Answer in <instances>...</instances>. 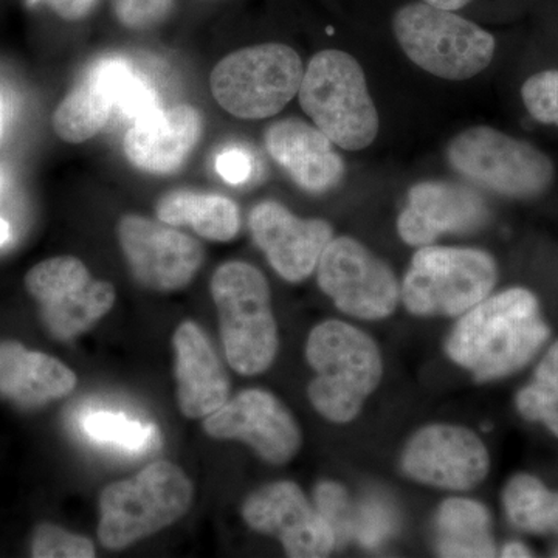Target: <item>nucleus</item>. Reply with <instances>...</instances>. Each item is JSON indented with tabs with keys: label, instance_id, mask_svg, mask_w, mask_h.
<instances>
[{
	"label": "nucleus",
	"instance_id": "f257e3e1",
	"mask_svg": "<svg viewBox=\"0 0 558 558\" xmlns=\"http://www.w3.org/2000/svg\"><path fill=\"white\" fill-rule=\"evenodd\" d=\"M549 326L531 290L512 288L465 312L447 339L451 362L476 380L505 379L527 365L548 341Z\"/></svg>",
	"mask_w": 558,
	"mask_h": 558
},
{
	"label": "nucleus",
	"instance_id": "f03ea898",
	"mask_svg": "<svg viewBox=\"0 0 558 558\" xmlns=\"http://www.w3.org/2000/svg\"><path fill=\"white\" fill-rule=\"evenodd\" d=\"M306 359L317 374L307 388L312 407L333 424L354 421L384 376L376 341L340 319H326L312 329Z\"/></svg>",
	"mask_w": 558,
	"mask_h": 558
},
{
	"label": "nucleus",
	"instance_id": "7ed1b4c3",
	"mask_svg": "<svg viewBox=\"0 0 558 558\" xmlns=\"http://www.w3.org/2000/svg\"><path fill=\"white\" fill-rule=\"evenodd\" d=\"M301 108L339 148L362 150L373 145L380 120L362 65L341 50H323L304 69Z\"/></svg>",
	"mask_w": 558,
	"mask_h": 558
},
{
	"label": "nucleus",
	"instance_id": "20e7f679",
	"mask_svg": "<svg viewBox=\"0 0 558 558\" xmlns=\"http://www.w3.org/2000/svg\"><path fill=\"white\" fill-rule=\"evenodd\" d=\"M211 295L231 368L241 376L269 369L279 339L266 277L252 264L230 260L213 275Z\"/></svg>",
	"mask_w": 558,
	"mask_h": 558
},
{
	"label": "nucleus",
	"instance_id": "39448f33",
	"mask_svg": "<svg viewBox=\"0 0 558 558\" xmlns=\"http://www.w3.org/2000/svg\"><path fill=\"white\" fill-rule=\"evenodd\" d=\"M193 498V483L182 469L154 462L134 478L102 490L98 538L106 549L128 548L182 519Z\"/></svg>",
	"mask_w": 558,
	"mask_h": 558
},
{
	"label": "nucleus",
	"instance_id": "423d86ee",
	"mask_svg": "<svg viewBox=\"0 0 558 558\" xmlns=\"http://www.w3.org/2000/svg\"><path fill=\"white\" fill-rule=\"evenodd\" d=\"M400 49L429 75L464 81L480 75L495 57L494 36L453 11L409 3L392 17Z\"/></svg>",
	"mask_w": 558,
	"mask_h": 558
},
{
	"label": "nucleus",
	"instance_id": "0eeeda50",
	"mask_svg": "<svg viewBox=\"0 0 558 558\" xmlns=\"http://www.w3.org/2000/svg\"><path fill=\"white\" fill-rule=\"evenodd\" d=\"M498 281L497 260L480 248L418 247L400 300L417 317H459L486 300Z\"/></svg>",
	"mask_w": 558,
	"mask_h": 558
},
{
	"label": "nucleus",
	"instance_id": "6e6552de",
	"mask_svg": "<svg viewBox=\"0 0 558 558\" xmlns=\"http://www.w3.org/2000/svg\"><path fill=\"white\" fill-rule=\"evenodd\" d=\"M304 65L286 44L267 43L227 54L209 76L220 108L242 120L277 116L299 95Z\"/></svg>",
	"mask_w": 558,
	"mask_h": 558
},
{
	"label": "nucleus",
	"instance_id": "1a4fd4ad",
	"mask_svg": "<svg viewBox=\"0 0 558 558\" xmlns=\"http://www.w3.org/2000/svg\"><path fill=\"white\" fill-rule=\"evenodd\" d=\"M462 178L510 199H535L553 185L556 168L543 150L488 126L469 128L447 146Z\"/></svg>",
	"mask_w": 558,
	"mask_h": 558
},
{
	"label": "nucleus",
	"instance_id": "9d476101",
	"mask_svg": "<svg viewBox=\"0 0 558 558\" xmlns=\"http://www.w3.org/2000/svg\"><path fill=\"white\" fill-rule=\"evenodd\" d=\"M317 281L337 310L360 319L395 314L400 286L395 271L354 238H333L317 266Z\"/></svg>",
	"mask_w": 558,
	"mask_h": 558
},
{
	"label": "nucleus",
	"instance_id": "9b49d317",
	"mask_svg": "<svg viewBox=\"0 0 558 558\" xmlns=\"http://www.w3.org/2000/svg\"><path fill=\"white\" fill-rule=\"evenodd\" d=\"M407 476L444 490H470L483 483L490 457L483 440L465 427L433 424L418 429L402 454Z\"/></svg>",
	"mask_w": 558,
	"mask_h": 558
},
{
	"label": "nucleus",
	"instance_id": "f8f14e48",
	"mask_svg": "<svg viewBox=\"0 0 558 558\" xmlns=\"http://www.w3.org/2000/svg\"><path fill=\"white\" fill-rule=\"evenodd\" d=\"M242 519L253 531L277 537L289 557H328L337 546L332 529L292 481L253 492L242 506Z\"/></svg>",
	"mask_w": 558,
	"mask_h": 558
},
{
	"label": "nucleus",
	"instance_id": "ddd939ff",
	"mask_svg": "<svg viewBox=\"0 0 558 558\" xmlns=\"http://www.w3.org/2000/svg\"><path fill=\"white\" fill-rule=\"evenodd\" d=\"M119 241L124 258L140 284L159 292L189 286L204 263V248L196 240L137 215L119 223Z\"/></svg>",
	"mask_w": 558,
	"mask_h": 558
},
{
	"label": "nucleus",
	"instance_id": "4468645a",
	"mask_svg": "<svg viewBox=\"0 0 558 558\" xmlns=\"http://www.w3.org/2000/svg\"><path fill=\"white\" fill-rule=\"evenodd\" d=\"M205 433L215 439L248 444L264 461L288 464L299 453L301 432L281 400L264 389H247L209 414Z\"/></svg>",
	"mask_w": 558,
	"mask_h": 558
},
{
	"label": "nucleus",
	"instance_id": "2eb2a0df",
	"mask_svg": "<svg viewBox=\"0 0 558 558\" xmlns=\"http://www.w3.org/2000/svg\"><path fill=\"white\" fill-rule=\"evenodd\" d=\"M487 219L488 207L478 191L462 183L425 180L411 186L398 219V233L411 247H425L442 234L483 229Z\"/></svg>",
	"mask_w": 558,
	"mask_h": 558
},
{
	"label": "nucleus",
	"instance_id": "dca6fc26",
	"mask_svg": "<svg viewBox=\"0 0 558 558\" xmlns=\"http://www.w3.org/2000/svg\"><path fill=\"white\" fill-rule=\"evenodd\" d=\"M250 231L275 271L289 282H301L317 270L333 230L323 219H301L274 201L260 202L250 213Z\"/></svg>",
	"mask_w": 558,
	"mask_h": 558
},
{
	"label": "nucleus",
	"instance_id": "f3484780",
	"mask_svg": "<svg viewBox=\"0 0 558 558\" xmlns=\"http://www.w3.org/2000/svg\"><path fill=\"white\" fill-rule=\"evenodd\" d=\"M204 120L189 105L157 108L135 120L123 140L132 167L148 174L168 175L183 167L199 143Z\"/></svg>",
	"mask_w": 558,
	"mask_h": 558
},
{
	"label": "nucleus",
	"instance_id": "a211bd4d",
	"mask_svg": "<svg viewBox=\"0 0 558 558\" xmlns=\"http://www.w3.org/2000/svg\"><path fill=\"white\" fill-rule=\"evenodd\" d=\"M264 143L271 159L306 193H329L340 185L347 172L336 145L306 121H277L267 130Z\"/></svg>",
	"mask_w": 558,
	"mask_h": 558
},
{
	"label": "nucleus",
	"instance_id": "6ab92c4d",
	"mask_svg": "<svg viewBox=\"0 0 558 558\" xmlns=\"http://www.w3.org/2000/svg\"><path fill=\"white\" fill-rule=\"evenodd\" d=\"M179 409L190 418L207 417L229 402L230 380L201 326L183 322L172 339Z\"/></svg>",
	"mask_w": 558,
	"mask_h": 558
},
{
	"label": "nucleus",
	"instance_id": "aec40b11",
	"mask_svg": "<svg viewBox=\"0 0 558 558\" xmlns=\"http://www.w3.org/2000/svg\"><path fill=\"white\" fill-rule=\"evenodd\" d=\"M76 376L60 360L33 352L20 343H0V392L22 405H39L64 398Z\"/></svg>",
	"mask_w": 558,
	"mask_h": 558
},
{
	"label": "nucleus",
	"instance_id": "412c9836",
	"mask_svg": "<svg viewBox=\"0 0 558 558\" xmlns=\"http://www.w3.org/2000/svg\"><path fill=\"white\" fill-rule=\"evenodd\" d=\"M157 218L168 226H190L199 236L216 242H229L241 227L240 208L219 194L174 191L161 197Z\"/></svg>",
	"mask_w": 558,
	"mask_h": 558
},
{
	"label": "nucleus",
	"instance_id": "4be33fe9",
	"mask_svg": "<svg viewBox=\"0 0 558 558\" xmlns=\"http://www.w3.org/2000/svg\"><path fill=\"white\" fill-rule=\"evenodd\" d=\"M440 557H495L492 517L486 506L469 498H449L436 515Z\"/></svg>",
	"mask_w": 558,
	"mask_h": 558
},
{
	"label": "nucleus",
	"instance_id": "5701e85b",
	"mask_svg": "<svg viewBox=\"0 0 558 558\" xmlns=\"http://www.w3.org/2000/svg\"><path fill=\"white\" fill-rule=\"evenodd\" d=\"M113 303L116 288L110 282L92 279L83 289L44 304V322L58 339H75L105 317L112 310Z\"/></svg>",
	"mask_w": 558,
	"mask_h": 558
},
{
	"label": "nucleus",
	"instance_id": "b1692460",
	"mask_svg": "<svg viewBox=\"0 0 558 558\" xmlns=\"http://www.w3.org/2000/svg\"><path fill=\"white\" fill-rule=\"evenodd\" d=\"M502 506L512 526L529 534L558 535V492L537 476L519 473L502 492Z\"/></svg>",
	"mask_w": 558,
	"mask_h": 558
},
{
	"label": "nucleus",
	"instance_id": "393cba45",
	"mask_svg": "<svg viewBox=\"0 0 558 558\" xmlns=\"http://www.w3.org/2000/svg\"><path fill=\"white\" fill-rule=\"evenodd\" d=\"M112 112L113 105L108 95L86 78L54 109L51 126L65 143L80 145L95 137L108 124Z\"/></svg>",
	"mask_w": 558,
	"mask_h": 558
},
{
	"label": "nucleus",
	"instance_id": "a878e982",
	"mask_svg": "<svg viewBox=\"0 0 558 558\" xmlns=\"http://www.w3.org/2000/svg\"><path fill=\"white\" fill-rule=\"evenodd\" d=\"M87 78L98 84L112 101L113 109L132 123L160 108L159 98L148 81L123 60L109 58L97 62L87 73Z\"/></svg>",
	"mask_w": 558,
	"mask_h": 558
},
{
	"label": "nucleus",
	"instance_id": "bb28decb",
	"mask_svg": "<svg viewBox=\"0 0 558 558\" xmlns=\"http://www.w3.org/2000/svg\"><path fill=\"white\" fill-rule=\"evenodd\" d=\"M515 405L521 416L539 422L558 438V341L538 363L532 380L520 389Z\"/></svg>",
	"mask_w": 558,
	"mask_h": 558
},
{
	"label": "nucleus",
	"instance_id": "cd10ccee",
	"mask_svg": "<svg viewBox=\"0 0 558 558\" xmlns=\"http://www.w3.org/2000/svg\"><path fill=\"white\" fill-rule=\"evenodd\" d=\"M92 281L86 264L73 256L43 260L25 277V286L40 306L60 300L70 292L83 289Z\"/></svg>",
	"mask_w": 558,
	"mask_h": 558
},
{
	"label": "nucleus",
	"instance_id": "c85d7f7f",
	"mask_svg": "<svg viewBox=\"0 0 558 558\" xmlns=\"http://www.w3.org/2000/svg\"><path fill=\"white\" fill-rule=\"evenodd\" d=\"M84 429L94 439L113 442L137 453L149 450L157 439L156 428L128 421L119 414H89L84 418Z\"/></svg>",
	"mask_w": 558,
	"mask_h": 558
},
{
	"label": "nucleus",
	"instance_id": "c756f323",
	"mask_svg": "<svg viewBox=\"0 0 558 558\" xmlns=\"http://www.w3.org/2000/svg\"><path fill=\"white\" fill-rule=\"evenodd\" d=\"M36 558H94V543L83 535L70 534L53 524H43L35 532L32 546Z\"/></svg>",
	"mask_w": 558,
	"mask_h": 558
},
{
	"label": "nucleus",
	"instance_id": "7c9ffc66",
	"mask_svg": "<svg viewBox=\"0 0 558 558\" xmlns=\"http://www.w3.org/2000/svg\"><path fill=\"white\" fill-rule=\"evenodd\" d=\"M521 98L532 119L558 128V70H543L527 78Z\"/></svg>",
	"mask_w": 558,
	"mask_h": 558
},
{
	"label": "nucleus",
	"instance_id": "2f4dec72",
	"mask_svg": "<svg viewBox=\"0 0 558 558\" xmlns=\"http://www.w3.org/2000/svg\"><path fill=\"white\" fill-rule=\"evenodd\" d=\"M315 509L332 529L337 545L347 542L352 531V509L347 488L333 481H323L315 488Z\"/></svg>",
	"mask_w": 558,
	"mask_h": 558
},
{
	"label": "nucleus",
	"instance_id": "473e14b6",
	"mask_svg": "<svg viewBox=\"0 0 558 558\" xmlns=\"http://www.w3.org/2000/svg\"><path fill=\"white\" fill-rule=\"evenodd\" d=\"M172 0H119L117 16L130 28L154 27L170 14Z\"/></svg>",
	"mask_w": 558,
	"mask_h": 558
},
{
	"label": "nucleus",
	"instance_id": "72a5a7b5",
	"mask_svg": "<svg viewBox=\"0 0 558 558\" xmlns=\"http://www.w3.org/2000/svg\"><path fill=\"white\" fill-rule=\"evenodd\" d=\"M252 170V157L242 149L222 150L216 159V171L230 185H241V183L247 182Z\"/></svg>",
	"mask_w": 558,
	"mask_h": 558
},
{
	"label": "nucleus",
	"instance_id": "f704fd0d",
	"mask_svg": "<svg viewBox=\"0 0 558 558\" xmlns=\"http://www.w3.org/2000/svg\"><path fill=\"white\" fill-rule=\"evenodd\" d=\"M46 2L50 9L65 21L84 20L95 7L97 0H27L28 7Z\"/></svg>",
	"mask_w": 558,
	"mask_h": 558
},
{
	"label": "nucleus",
	"instance_id": "c9c22d12",
	"mask_svg": "<svg viewBox=\"0 0 558 558\" xmlns=\"http://www.w3.org/2000/svg\"><path fill=\"white\" fill-rule=\"evenodd\" d=\"M499 556L506 557V558H523V557H532L534 554H532L531 548H527L524 543L521 542H509L506 543L505 546H502V549L499 550Z\"/></svg>",
	"mask_w": 558,
	"mask_h": 558
},
{
	"label": "nucleus",
	"instance_id": "e433bc0d",
	"mask_svg": "<svg viewBox=\"0 0 558 558\" xmlns=\"http://www.w3.org/2000/svg\"><path fill=\"white\" fill-rule=\"evenodd\" d=\"M422 2L436 7V9L457 11L459 9H464V7L472 2V0H422Z\"/></svg>",
	"mask_w": 558,
	"mask_h": 558
},
{
	"label": "nucleus",
	"instance_id": "4c0bfd02",
	"mask_svg": "<svg viewBox=\"0 0 558 558\" xmlns=\"http://www.w3.org/2000/svg\"><path fill=\"white\" fill-rule=\"evenodd\" d=\"M11 240L10 223L0 218V245H5Z\"/></svg>",
	"mask_w": 558,
	"mask_h": 558
},
{
	"label": "nucleus",
	"instance_id": "58836bf2",
	"mask_svg": "<svg viewBox=\"0 0 558 558\" xmlns=\"http://www.w3.org/2000/svg\"><path fill=\"white\" fill-rule=\"evenodd\" d=\"M2 131H3V105H2V101H0V137H2Z\"/></svg>",
	"mask_w": 558,
	"mask_h": 558
},
{
	"label": "nucleus",
	"instance_id": "ea45409f",
	"mask_svg": "<svg viewBox=\"0 0 558 558\" xmlns=\"http://www.w3.org/2000/svg\"><path fill=\"white\" fill-rule=\"evenodd\" d=\"M556 556L558 557V550H557V554H556Z\"/></svg>",
	"mask_w": 558,
	"mask_h": 558
}]
</instances>
